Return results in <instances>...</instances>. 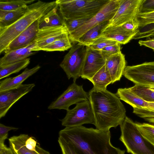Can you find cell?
Returning <instances> with one entry per match:
<instances>
[{"mask_svg":"<svg viewBox=\"0 0 154 154\" xmlns=\"http://www.w3.org/2000/svg\"><path fill=\"white\" fill-rule=\"evenodd\" d=\"M59 137L70 144L78 154H125L112 145L110 132L82 125L65 127L60 131Z\"/></svg>","mask_w":154,"mask_h":154,"instance_id":"cell-1","label":"cell"},{"mask_svg":"<svg viewBox=\"0 0 154 154\" xmlns=\"http://www.w3.org/2000/svg\"><path fill=\"white\" fill-rule=\"evenodd\" d=\"M88 93L96 129L109 131L111 128L122 124L126 116V110L116 94L107 89L98 90L93 88Z\"/></svg>","mask_w":154,"mask_h":154,"instance_id":"cell-2","label":"cell"},{"mask_svg":"<svg viewBox=\"0 0 154 154\" xmlns=\"http://www.w3.org/2000/svg\"><path fill=\"white\" fill-rule=\"evenodd\" d=\"M56 5V1L46 2L38 0L29 5L28 10L16 22L9 26L0 28V54L4 52L18 35Z\"/></svg>","mask_w":154,"mask_h":154,"instance_id":"cell-3","label":"cell"},{"mask_svg":"<svg viewBox=\"0 0 154 154\" xmlns=\"http://www.w3.org/2000/svg\"><path fill=\"white\" fill-rule=\"evenodd\" d=\"M109 0H57L63 20L90 19Z\"/></svg>","mask_w":154,"mask_h":154,"instance_id":"cell-4","label":"cell"},{"mask_svg":"<svg viewBox=\"0 0 154 154\" xmlns=\"http://www.w3.org/2000/svg\"><path fill=\"white\" fill-rule=\"evenodd\" d=\"M119 140L131 154H154V146L141 134L135 122L126 116L120 125Z\"/></svg>","mask_w":154,"mask_h":154,"instance_id":"cell-5","label":"cell"},{"mask_svg":"<svg viewBox=\"0 0 154 154\" xmlns=\"http://www.w3.org/2000/svg\"><path fill=\"white\" fill-rule=\"evenodd\" d=\"M87 50V46L73 42L68 52L60 64L69 79L75 82L81 76Z\"/></svg>","mask_w":154,"mask_h":154,"instance_id":"cell-6","label":"cell"},{"mask_svg":"<svg viewBox=\"0 0 154 154\" xmlns=\"http://www.w3.org/2000/svg\"><path fill=\"white\" fill-rule=\"evenodd\" d=\"M120 0H109L94 16L69 34V37L71 42H76L78 39L88 30L105 21L111 20L119 8Z\"/></svg>","mask_w":154,"mask_h":154,"instance_id":"cell-7","label":"cell"},{"mask_svg":"<svg viewBox=\"0 0 154 154\" xmlns=\"http://www.w3.org/2000/svg\"><path fill=\"white\" fill-rule=\"evenodd\" d=\"M65 117L60 119L61 125L65 127H72L84 124L95 125V118L89 100L76 104L72 109L66 111Z\"/></svg>","mask_w":154,"mask_h":154,"instance_id":"cell-8","label":"cell"},{"mask_svg":"<svg viewBox=\"0 0 154 154\" xmlns=\"http://www.w3.org/2000/svg\"><path fill=\"white\" fill-rule=\"evenodd\" d=\"M89 100L88 93L83 89L82 85H77L75 82L67 88L49 106V109H57L68 110L71 105Z\"/></svg>","mask_w":154,"mask_h":154,"instance_id":"cell-9","label":"cell"},{"mask_svg":"<svg viewBox=\"0 0 154 154\" xmlns=\"http://www.w3.org/2000/svg\"><path fill=\"white\" fill-rule=\"evenodd\" d=\"M123 75L135 85H154V61L133 66H126Z\"/></svg>","mask_w":154,"mask_h":154,"instance_id":"cell-10","label":"cell"},{"mask_svg":"<svg viewBox=\"0 0 154 154\" xmlns=\"http://www.w3.org/2000/svg\"><path fill=\"white\" fill-rule=\"evenodd\" d=\"M8 140L14 154H51L40 146L34 137L27 134L14 136Z\"/></svg>","mask_w":154,"mask_h":154,"instance_id":"cell-11","label":"cell"},{"mask_svg":"<svg viewBox=\"0 0 154 154\" xmlns=\"http://www.w3.org/2000/svg\"><path fill=\"white\" fill-rule=\"evenodd\" d=\"M143 0H120L119 8L113 17L109 20V26H121L135 19L139 13Z\"/></svg>","mask_w":154,"mask_h":154,"instance_id":"cell-12","label":"cell"},{"mask_svg":"<svg viewBox=\"0 0 154 154\" xmlns=\"http://www.w3.org/2000/svg\"><path fill=\"white\" fill-rule=\"evenodd\" d=\"M35 85L33 83L22 84L16 88L0 92V119L5 116L17 101L31 91Z\"/></svg>","mask_w":154,"mask_h":154,"instance_id":"cell-13","label":"cell"},{"mask_svg":"<svg viewBox=\"0 0 154 154\" xmlns=\"http://www.w3.org/2000/svg\"><path fill=\"white\" fill-rule=\"evenodd\" d=\"M86 53L80 77L89 81L106 63V59L100 51L87 46Z\"/></svg>","mask_w":154,"mask_h":154,"instance_id":"cell-14","label":"cell"},{"mask_svg":"<svg viewBox=\"0 0 154 154\" xmlns=\"http://www.w3.org/2000/svg\"><path fill=\"white\" fill-rule=\"evenodd\" d=\"M67 32H68L65 26L39 29L34 40L35 44L32 51H41L43 47L51 43Z\"/></svg>","mask_w":154,"mask_h":154,"instance_id":"cell-15","label":"cell"},{"mask_svg":"<svg viewBox=\"0 0 154 154\" xmlns=\"http://www.w3.org/2000/svg\"><path fill=\"white\" fill-rule=\"evenodd\" d=\"M39 20H35L14 39L4 52L25 47L33 41L39 29Z\"/></svg>","mask_w":154,"mask_h":154,"instance_id":"cell-16","label":"cell"},{"mask_svg":"<svg viewBox=\"0 0 154 154\" xmlns=\"http://www.w3.org/2000/svg\"><path fill=\"white\" fill-rule=\"evenodd\" d=\"M125 56L121 51L106 59L105 66L112 80V84L120 81L126 66Z\"/></svg>","mask_w":154,"mask_h":154,"instance_id":"cell-17","label":"cell"},{"mask_svg":"<svg viewBox=\"0 0 154 154\" xmlns=\"http://www.w3.org/2000/svg\"><path fill=\"white\" fill-rule=\"evenodd\" d=\"M34 40L27 46L6 52L0 59V65H4L25 59L36 53L32 50L35 47Z\"/></svg>","mask_w":154,"mask_h":154,"instance_id":"cell-18","label":"cell"},{"mask_svg":"<svg viewBox=\"0 0 154 154\" xmlns=\"http://www.w3.org/2000/svg\"><path fill=\"white\" fill-rule=\"evenodd\" d=\"M41 67L37 65L31 69L26 68L21 74L16 76L7 78L0 82V92L16 88L28 77L36 73Z\"/></svg>","mask_w":154,"mask_h":154,"instance_id":"cell-19","label":"cell"},{"mask_svg":"<svg viewBox=\"0 0 154 154\" xmlns=\"http://www.w3.org/2000/svg\"><path fill=\"white\" fill-rule=\"evenodd\" d=\"M135 35H131L124 30L121 26H107L102 31L100 37L125 45L133 39Z\"/></svg>","mask_w":154,"mask_h":154,"instance_id":"cell-20","label":"cell"},{"mask_svg":"<svg viewBox=\"0 0 154 154\" xmlns=\"http://www.w3.org/2000/svg\"><path fill=\"white\" fill-rule=\"evenodd\" d=\"M120 100L131 106L133 108H148L149 103L131 92L129 88H119L116 93Z\"/></svg>","mask_w":154,"mask_h":154,"instance_id":"cell-21","label":"cell"},{"mask_svg":"<svg viewBox=\"0 0 154 154\" xmlns=\"http://www.w3.org/2000/svg\"><path fill=\"white\" fill-rule=\"evenodd\" d=\"M65 26L64 20L56 5L39 20V28Z\"/></svg>","mask_w":154,"mask_h":154,"instance_id":"cell-22","label":"cell"},{"mask_svg":"<svg viewBox=\"0 0 154 154\" xmlns=\"http://www.w3.org/2000/svg\"><path fill=\"white\" fill-rule=\"evenodd\" d=\"M106 20L97 25L82 35L76 42L86 46L90 47L95 40L100 37L102 31L109 24Z\"/></svg>","mask_w":154,"mask_h":154,"instance_id":"cell-23","label":"cell"},{"mask_svg":"<svg viewBox=\"0 0 154 154\" xmlns=\"http://www.w3.org/2000/svg\"><path fill=\"white\" fill-rule=\"evenodd\" d=\"M29 7V5L13 11L0 10V28L9 26L16 22L27 11Z\"/></svg>","mask_w":154,"mask_h":154,"instance_id":"cell-24","label":"cell"},{"mask_svg":"<svg viewBox=\"0 0 154 154\" xmlns=\"http://www.w3.org/2000/svg\"><path fill=\"white\" fill-rule=\"evenodd\" d=\"M94 88L98 90L106 89L107 86L112 84V80L105 64L99 70L90 81Z\"/></svg>","mask_w":154,"mask_h":154,"instance_id":"cell-25","label":"cell"},{"mask_svg":"<svg viewBox=\"0 0 154 154\" xmlns=\"http://www.w3.org/2000/svg\"><path fill=\"white\" fill-rule=\"evenodd\" d=\"M30 63V58L4 65H0V79L16 73L26 67Z\"/></svg>","mask_w":154,"mask_h":154,"instance_id":"cell-26","label":"cell"},{"mask_svg":"<svg viewBox=\"0 0 154 154\" xmlns=\"http://www.w3.org/2000/svg\"><path fill=\"white\" fill-rule=\"evenodd\" d=\"M72 44L68 32L63 34L60 37L48 45L43 47L41 51H64L70 49Z\"/></svg>","mask_w":154,"mask_h":154,"instance_id":"cell-27","label":"cell"},{"mask_svg":"<svg viewBox=\"0 0 154 154\" xmlns=\"http://www.w3.org/2000/svg\"><path fill=\"white\" fill-rule=\"evenodd\" d=\"M35 0H0V10L11 11L33 3Z\"/></svg>","mask_w":154,"mask_h":154,"instance_id":"cell-28","label":"cell"},{"mask_svg":"<svg viewBox=\"0 0 154 154\" xmlns=\"http://www.w3.org/2000/svg\"><path fill=\"white\" fill-rule=\"evenodd\" d=\"M131 91L148 103H154V91L147 87L135 85L129 88Z\"/></svg>","mask_w":154,"mask_h":154,"instance_id":"cell-29","label":"cell"},{"mask_svg":"<svg viewBox=\"0 0 154 154\" xmlns=\"http://www.w3.org/2000/svg\"><path fill=\"white\" fill-rule=\"evenodd\" d=\"M142 135L154 146V124L135 122Z\"/></svg>","mask_w":154,"mask_h":154,"instance_id":"cell-30","label":"cell"},{"mask_svg":"<svg viewBox=\"0 0 154 154\" xmlns=\"http://www.w3.org/2000/svg\"><path fill=\"white\" fill-rule=\"evenodd\" d=\"M154 38V23L146 25L140 28L139 32L133 39H138L143 38Z\"/></svg>","mask_w":154,"mask_h":154,"instance_id":"cell-31","label":"cell"},{"mask_svg":"<svg viewBox=\"0 0 154 154\" xmlns=\"http://www.w3.org/2000/svg\"><path fill=\"white\" fill-rule=\"evenodd\" d=\"M136 18L139 23V28L148 24L154 23V11L139 13Z\"/></svg>","mask_w":154,"mask_h":154,"instance_id":"cell-32","label":"cell"},{"mask_svg":"<svg viewBox=\"0 0 154 154\" xmlns=\"http://www.w3.org/2000/svg\"><path fill=\"white\" fill-rule=\"evenodd\" d=\"M89 19H80L63 20L65 26L69 34L77 29Z\"/></svg>","mask_w":154,"mask_h":154,"instance_id":"cell-33","label":"cell"},{"mask_svg":"<svg viewBox=\"0 0 154 154\" xmlns=\"http://www.w3.org/2000/svg\"><path fill=\"white\" fill-rule=\"evenodd\" d=\"M118 42L111 40L104 37H100L93 42L90 46L92 49L98 51H100L102 49L108 46L113 45Z\"/></svg>","mask_w":154,"mask_h":154,"instance_id":"cell-34","label":"cell"},{"mask_svg":"<svg viewBox=\"0 0 154 154\" xmlns=\"http://www.w3.org/2000/svg\"><path fill=\"white\" fill-rule=\"evenodd\" d=\"M133 113L145 121L154 119V109L149 108H133Z\"/></svg>","mask_w":154,"mask_h":154,"instance_id":"cell-35","label":"cell"},{"mask_svg":"<svg viewBox=\"0 0 154 154\" xmlns=\"http://www.w3.org/2000/svg\"><path fill=\"white\" fill-rule=\"evenodd\" d=\"M100 51L103 57L106 59L121 52L120 44L117 43L113 45L106 47Z\"/></svg>","mask_w":154,"mask_h":154,"instance_id":"cell-36","label":"cell"},{"mask_svg":"<svg viewBox=\"0 0 154 154\" xmlns=\"http://www.w3.org/2000/svg\"><path fill=\"white\" fill-rule=\"evenodd\" d=\"M58 142L62 154H78L70 144L59 137H58Z\"/></svg>","mask_w":154,"mask_h":154,"instance_id":"cell-37","label":"cell"},{"mask_svg":"<svg viewBox=\"0 0 154 154\" xmlns=\"http://www.w3.org/2000/svg\"><path fill=\"white\" fill-rule=\"evenodd\" d=\"M18 128L6 126L0 123V144H4L8 137V132L11 130H17Z\"/></svg>","mask_w":154,"mask_h":154,"instance_id":"cell-38","label":"cell"},{"mask_svg":"<svg viewBox=\"0 0 154 154\" xmlns=\"http://www.w3.org/2000/svg\"><path fill=\"white\" fill-rule=\"evenodd\" d=\"M153 11H154V0H143L140 6L139 13Z\"/></svg>","mask_w":154,"mask_h":154,"instance_id":"cell-39","label":"cell"},{"mask_svg":"<svg viewBox=\"0 0 154 154\" xmlns=\"http://www.w3.org/2000/svg\"><path fill=\"white\" fill-rule=\"evenodd\" d=\"M140 46H144L152 49L154 51V38L143 40H140L138 42Z\"/></svg>","mask_w":154,"mask_h":154,"instance_id":"cell-40","label":"cell"},{"mask_svg":"<svg viewBox=\"0 0 154 154\" xmlns=\"http://www.w3.org/2000/svg\"><path fill=\"white\" fill-rule=\"evenodd\" d=\"M0 154H14L11 149L4 144H0Z\"/></svg>","mask_w":154,"mask_h":154,"instance_id":"cell-41","label":"cell"},{"mask_svg":"<svg viewBox=\"0 0 154 154\" xmlns=\"http://www.w3.org/2000/svg\"><path fill=\"white\" fill-rule=\"evenodd\" d=\"M149 106L148 108L154 109V103H149Z\"/></svg>","mask_w":154,"mask_h":154,"instance_id":"cell-42","label":"cell"},{"mask_svg":"<svg viewBox=\"0 0 154 154\" xmlns=\"http://www.w3.org/2000/svg\"><path fill=\"white\" fill-rule=\"evenodd\" d=\"M145 86H146L149 88V89L154 91V85Z\"/></svg>","mask_w":154,"mask_h":154,"instance_id":"cell-43","label":"cell"}]
</instances>
